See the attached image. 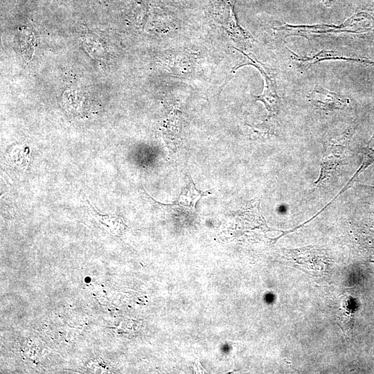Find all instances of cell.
Instances as JSON below:
<instances>
[{"instance_id":"cell-1","label":"cell","mask_w":374,"mask_h":374,"mask_svg":"<svg viewBox=\"0 0 374 374\" xmlns=\"http://www.w3.org/2000/svg\"><path fill=\"white\" fill-rule=\"evenodd\" d=\"M353 123L339 136L324 143V152L321 160L320 174L312 186L314 190L328 180L345 163L351 138L356 130Z\"/></svg>"},{"instance_id":"cell-2","label":"cell","mask_w":374,"mask_h":374,"mask_svg":"<svg viewBox=\"0 0 374 374\" xmlns=\"http://www.w3.org/2000/svg\"><path fill=\"white\" fill-rule=\"evenodd\" d=\"M236 50L244 55L246 59L248 60V62H247L245 64L241 65L240 67L245 64H250L258 69L261 73L265 82L264 89L262 93L259 95L254 96V98L256 101H261L264 103L268 112V118L275 116L278 112L280 98L277 94L274 81L266 73L263 67L260 64L254 62L251 57H249V55L245 54L241 50L238 48H236Z\"/></svg>"},{"instance_id":"cell-3","label":"cell","mask_w":374,"mask_h":374,"mask_svg":"<svg viewBox=\"0 0 374 374\" xmlns=\"http://www.w3.org/2000/svg\"><path fill=\"white\" fill-rule=\"evenodd\" d=\"M308 98L312 105L325 111L343 109L349 103L347 98L321 87H315Z\"/></svg>"},{"instance_id":"cell-4","label":"cell","mask_w":374,"mask_h":374,"mask_svg":"<svg viewBox=\"0 0 374 374\" xmlns=\"http://www.w3.org/2000/svg\"><path fill=\"white\" fill-rule=\"evenodd\" d=\"M374 163V134L368 141L366 146L363 150V159L359 168L357 170L353 177L349 180L347 184L340 190V192L327 204L320 213L326 209L331 203L343 192L346 190L353 180L361 174L366 168Z\"/></svg>"},{"instance_id":"cell-5","label":"cell","mask_w":374,"mask_h":374,"mask_svg":"<svg viewBox=\"0 0 374 374\" xmlns=\"http://www.w3.org/2000/svg\"><path fill=\"white\" fill-rule=\"evenodd\" d=\"M188 177L190 179V184L187 187L182 189L177 203L180 206L194 209L197 201L202 197L207 195L211 193L197 189L190 176L188 175Z\"/></svg>"},{"instance_id":"cell-6","label":"cell","mask_w":374,"mask_h":374,"mask_svg":"<svg viewBox=\"0 0 374 374\" xmlns=\"http://www.w3.org/2000/svg\"><path fill=\"white\" fill-rule=\"evenodd\" d=\"M6 158L10 166L24 170L30 161L29 148L24 145L15 147L6 154Z\"/></svg>"},{"instance_id":"cell-7","label":"cell","mask_w":374,"mask_h":374,"mask_svg":"<svg viewBox=\"0 0 374 374\" xmlns=\"http://www.w3.org/2000/svg\"><path fill=\"white\" fill-rule=\"evenodd\" d=\"M89 206L93 215L103 225L106 226L109 232L114 235H118L121 229V224L122 220L120 217L116 216L103 215L97 212L95 208L89 203Z\"/></svg>"},{"instance_id":"cell-8","label":"cell","mask_w":374,"mask_h":374,"mask_svg":"<svg viewBox=\"0 0 374 374\" xmlns=\"http://www.w3.org/2000/svg\"><path fill=\"white\" fill-rule=\"evenodd\" d=\"M326 6H330L334 0H322Z\"/></svg>"}]
</instances>
